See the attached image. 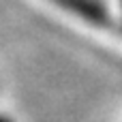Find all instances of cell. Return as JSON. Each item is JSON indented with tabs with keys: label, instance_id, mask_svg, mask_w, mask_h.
<instances>
[{
	"label": "cell",
	"instance_id": "1",
	"mask_svg": "<svg viewBox=\"0 0 122 122\" xmlns=\"http://www.w3.org/2000/svg\"><path fill=\"white\" fill-rule=\"evenodd\" d=\"M56 2L58 6L66 9L69 13L94 24V26H103V28H114V30H120L118 24H114L112 15L107 13V9L103 6V2L99 0H51Z\"/></svg>",
	"mask_w": 122,
	"mask_h": 122
},
{
	"label": "cell",
	"instance_id": "2",
	"mask_svg": "<svg viewBox=\"0 0 122 122\" xmlns=\"http://www.w3.org/2000/svg\"><path fill=\"white\" fill-rule=\"evenodd\" d=\"M0 122H11L9 118H4V116H0Z\"/></svg>",
	"mask_w": 122,
	"mask_h": 122
},
{
	"label": "cell",
	"instance_id": "3",
	"mask_svg": "<svg viewBox=\"0 0 122 122\" xmlns=\"http://www.w3.org/2000/svg\"><path fill=\"white\" fill-rule=\"evenodd\" d=\"M120 28H122V26H120Z\"/></svg>",
	"mask_w": 122,
	"mask_h": 122
}]
</instances>
